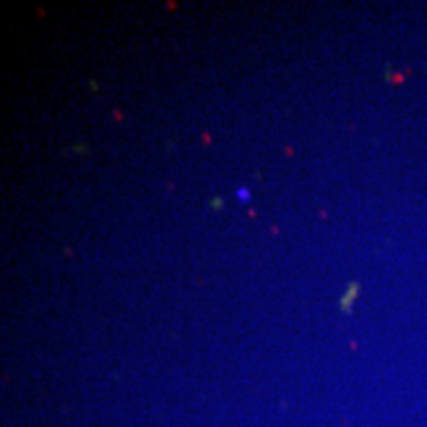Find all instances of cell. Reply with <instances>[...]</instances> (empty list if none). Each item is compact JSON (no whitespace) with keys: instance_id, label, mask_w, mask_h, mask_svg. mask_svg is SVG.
<instances>
[{"instance_id":"1","label":"cell","mask_w":427,"mask_h":427,"mask_svg":"<svg viewBox=\"0 0 427 427\" xmlns=\"http://www.w3.org/2000/svg\"><path fill=\"white\" fill-rule=\"evenodd\" d=\"M240 200H248V196H250V192L248 190H240Z\"/></svg>"}]
</instances>
